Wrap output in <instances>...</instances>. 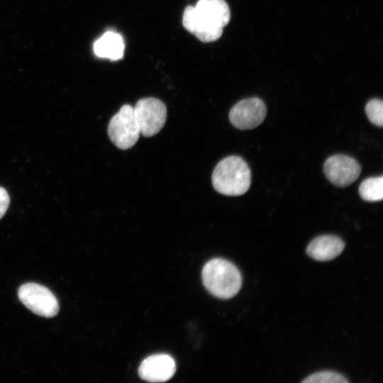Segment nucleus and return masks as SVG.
Returning <instances> with one entry per match:
<instances>
[{
  "instance_id": "nucleus-9",
  "label": "nucleus",
  "mask_w": 383,
  "mask_h": 383,
  "mask_svg": "<svg viewBox=\"0 0 383 383\" xmlns=\"http://www.w3.org/2000/svg\"><path fill=\"white\" fill-rule=\"evenodd\" d=\"M176 365L173 358L166 354H157L145 358L140 365V377L150 382L169 380L174 374Z\"/></svg>"
},
{
  "instance_id": "nucleus-5",
  "label": "nucleus",
  "mask_w": 383,
  "mask_h": 383,
  "mask_svg": "<svg viewBox=\"0 0 383 383\" xmlns=\"http://www.w3.org/2000/svg\"><path fill=\"white\" fill-rule=\"evenodd\" d=\"M133 113L140 133L145 137L156 135L164 126L167 119L165 104L156 98H145L137 101Z\"/></svg>"
},
{
  "instance_id": "nucleus-2",
  "label": "nucleus",
  "mask_w": 383,
  "mask_h": 383,
  "mask_svg": "<svg viewBox=\"0 0 383 383\" xmlns=\"http://www.w3.org/2000/svg\"><path fill=\"white\" fill-rule=\"evenodd\" d=\"M213 188L227 196H240L250 188L251 172L246 162L238 156H228L215 167L211 177Z\"/></svg>"
},
{
  "instance_id": "nucleus-7",
  "label": "nucleus",
  "mask_w": 383,
  "mask_h": 383,
  "mask_svg": "<svg viewBox=\"0 0 383 383\" xmlns=\"http://www.w3.org/2000/svg\"><path fill=\"white\" fill-rule=\"evenodd\" d=\"M266 114L265 103L259 98L251 97L240 100L231 108L229 120L234 127L249 130L261 124Z\"/></svg>"
},
{
  "instance_id": "nucleus-10",
  "label": "nucleus",
  "mask_w": 383,
  "mask_h": 383,
  "mask_svg": "<svg viewBox=\"0 0 383 383\" xmlns=\"http://www.w3.org/2000/svg\"><path fill=\"white\" fill-rule=\"evenodd\" d=\"M343 240L333 235H323L315 238L309 244L306 252L318 261H328L338 257L343 250Z\"/></svg>"
},
{
  "instance_id": "nucleus-8",
  "label": "nucleus",
  "mask_w": 383,
  "mask_h": 383,
  "mask_svg": "<svg viewBox=\"0 0 383 383\" xmlns=\"http://www.w3.org/2000/svg\"><path fill=\"white\" fill-rule=\"evenodd\" d=\"M323 172L332 184L339 187H345L357 180L361 172V167L350 156L335 155L329 157L324 162Z\"/></svg>"
},
{
  "instance_id": "nucleus-6",
  "label": "nucleus",
  "mask_w": 383,
  "mask_h": 383,
  "mask_svg": "<svg viewBox=\"0 0 383 383\" xmlns=\"http://www.w3.org/2000/svg\"><path fill=\"white\" fill-rule=\"evenodd\" d=\"M20 301L33 313L43 317L51 318L59 311L58 301L45 287L36 283H27L18 289Z\"/></svg>"
},
{
  "instance_id": "nucleus-1",
  "label": "nucleus",
  "mask_w": 383,
  "mask_h": 383,
  "mask_svg": "<svg viewBox=\"0 0 383 383\" xmlns=\"http://www.w3.org/2000/svg\"><path fill=\"white\" fill-rule=\"evenodd\" d=\"M231 18L230 9L224 0H199L194 6H187L182 24L202 42L218 40Z\"/></svg>"
},
{
  "instance_id": "nucleus-3",
  "label": "nucleus",
  "mask_w": 383,
  "mask_h": 383,
  "mask_svg": "<svg viewBox=\"0 0 383 383\" xmlns=\"http://www.w3.org/2000/svg\"><path fill=\"white\" fill-rule=\"evenodd\" d=\"M202 280L206 289L221 299H230L240 290L242 277L232 262L221 258L207 262L202 270Z\"/></svg>"
},
{
  "instance_id": "nucleus-12",
  "label": "nucleus",
  "mask_w": 383,
  "mask_h": 383,
  "mask_svg": "<svg viewBox=\"0 0 383 383\" xmlns=\"http://www.w3.org/2000/svg\"><path fill=\"white\" fill-rule=\"evenodd\" d=\"M361 198L367 201H379L383 199V177L367 178L359 187Z\"/></svg>"
},
{
  "instance_id": "nucleus-15",
  "label": "nucleus",
  "mask_w": 383,
  "mask_h": 383,
  "mask_svg": "<svg viewBox=\"0 0 383 383\" xmlns=\"http://www.w3.org/2000/svg\"><path fill=\"white\" fill-rule=\"evenodd\" d=\"M9 204V196L5 189L0 187V218L6 213Z\"/></svg>"
},
{
  "instance_id": "nucleus-14",
  "label": "nucleus",
  "mask_w": 383,
  "mask_h": 383,
  "mask_svg": "<svg viewBox=\"0 0 383 383\" xmlns=\"http://www.w3.org/2000/svg\"><path fill=\"white\" fill-rule=\"evenodd\" d=\"M365 113L370 121L375 126H383V102L381 99L370 100L365 106Z\"/></svg>"
},
{
  "instance_id": "nucleus-11",
  "label": "nucleus",
  "mask_w": 383,
  "mask_h": 383,
  "mask_svg": "<svg viewBox=\"0 0 383 383\" xmlns=\"http://www.w3.org/2000/svg\"><path fill=\"white\" fill-rule=\"evenodd\" d=\"M124 41L116 32L106 31L94 43V52L99 57L117 60L123 57Z\"/></svg>"
},
{
  "instance_id": "nucleus-4",
  "label": "nucleus",
  "mask_w": 383,
  "mask_h": 383,
  "mask_svg": "<svg viewBox=\"0 0 383 383\" xmlns=\"http://www.w3.org/2000/svg\"><path fill=\"white\" fill-rule=\"evenodd\" d=\"M140 134L133 107L130 104L123 105L110 120L108 126L109 138L118 148L127 150L135 144Z\"/></svg>"
},
{
  "instance_id": "nucleus-13",
  "label": "nucleus",
  "mask_w": 383,
  "mask_h": 383,
  "mask_svg": "<svg viewBox=\"0 0 383 383\" xmlns=\"http://www.w3.org/2000/svg\"><path fill=\"white\" fill-rule=\"evenodd\" d=\"M304 383H346L348 380L342 374L331 371L313 373L302 381Z\"/></svg>"
}]
</instances>
